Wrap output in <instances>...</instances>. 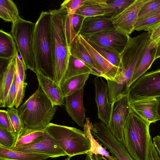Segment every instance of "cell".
<instances>
[{
	"mask_svg": "<svg viewBox=\"0 0 160 160\" xmlns=\"http://www.w3.org/2000/svg\"><path fill=\"white\" fill-rule=\"evenodd\" d=\"M49 12L55 67L54 80L60 86L67 68L71 45L77 34L72 24L73 16H69L65 9L60 8Z\"/></svg>",
	"mask_w": 160,
	"mask_h": 160,
	"instance_id": "1",
	"label": "cell"
},
{
	"mask_svg": "<svg viewBox=\"0 0 160 160\" xmlns=\"http://www.w3.org/2000/svg\"><path fill=\"white\" fill-rule=\"evenodd\" d=\"M37 70L53 80L55 67L52 42L51 15L42 11L35 22L32 42Z\"/></svg>",
	"mask_w": 160,
	"mask_h": 160,
	"instance_id": "2",
	"label": "cell"
},
{
	"mask_svg": "<svg viewBox=\"0 0 160 160\" xmlns=\"http://www.w3.org/2000/svg\"><path fill=\"white\" fill-rule=\"evenodd\" d=\"M17 110L23 130H41L53 119L57 107L38 86L35 92Z\"/></svg>",
	"mask_w": 160,
	"mask_h": 160,
	"instance_id": "3",
	"label": "cell"
},
{
	"mask_svg": "<svg viewBox=\"0 0 160 160\" xmlns=\"http://www.w3.org/2000/svg\"><path fill=\"white\" fill-rule=\"evenodd\" d=\"M150 124L131 110L124 126L123 143L134 160H150Z\"/></svg>",
	"mask_w": 160,
	"mask_h": 160,
	"instance_id": "4",
	"label": "cell"
},
{
	"mask_svg": "<svg viewBox=\"0 0 160 160\" xmlns=\"http://www.w3.org/2000/svg\"><path fill=\"white\" fill-rule=\"evenodd\" d=\"M68 157L87 154L91 149L89 139L84 131L76 128L49 123L44 129Z\"/></svg>",
	"mask_w": 160,
	"mask_h": 160,
	"instance_id": "5",
	"label": "cell"
},
{
	"mask_svg": "<svg viewBox=\"0 0 160 160\" xmlns=\"http://www.w3.org/2000/svg\"><path fill=\"white\" fill-rule=\"evenodd\" d=\"M35 23L20 17L12 24L11 34L15 40L18 52L27 69L37 71L34 57L32 37Z\"/></svg>",
	"mask_w": 160,
	"mask_h": 160,
	"instance_id": "6",
	"label": "cell"
},
{
	"mask_svg": "<svg viewBox=\"0 0 160 160\" xmlns=\"http://www.w3.org/2000/svg\"><path fill=\"white\" fill-rule=\"evenodd\" d=\"M131 99L129 93L115 100L111 105V110L107 126L119 142L123 143L124 127L131 112Z\"/></svg>",
	"mask_w": 160,
	"mask_h": 160,
	"instance_id": "7",
	"label": "cell"
},
{
	"mask_svg": "<svg viewBox=\"0 0 160 160\" xmlns=\"http://www.w3.org/2000/svg\"><path fill=\"white\" fill-rule=\"evenodd\" d=\"M131 100L160 97V69L140 77L130 87Z\"/></svg>",
	"mask_w": 160,
	"mask_h": 160,
	"instance_id": "8",
	"label": "cell"
},
{
	"mask_svg": "<svg viewBox=\"0 0 160 160\" xmlns=\"http://www.w3.org/2000/svg\"><path fill=\"white\" fill-rule=\"evenodd\" d=\"M91 132L94 138L99 141L118 160H134L123 143L116 139L107 125L102 122H99L95 124Z\"/></svg>",
	"mask_w": 160,
	"mask_h": 160,
	"instance_id": "9",
	"label": "cell"
},
{
	"mask_svg": "<svg viewBox=\"0 0 160 160\" xmlns=\"http://www.w3.org/2000/svg\"><path fill=\"white\" fill-rule=\"evenodd\" d=\"M83 38L121 54L125 48L130 37L115 27Z\"/></svg>",
	"mask_w": 160,
	"mask_h": 160,
	"instance_id": "10",
	"label": "cell"
},
{
	"mask_svg": "<svg viewBox=\"0 0 160 160\" xmlns=\"http://www.w3.org/2000/svg\"><path fill=\"white\" fill-rule=\"evenodd\" d=\"M150 0H135L130 6L119 14L110 18L117 28L129 35L134 27L141 8Z\"/></svg>",
	"mask_w": 160,
	"mask_h": 160,
	"instance_id": "11",
	"label": "cell"
},
{
	"mask_svg": "<svg viewBox=\"0 0 160 160\" xmlns=\"http://www.w3.org/2000/svg\"><path fill=\"white\" fill-rule=\"evenodd\" d=\"M44 131V136L41 140L28 144L13 148L12 149L43 154L52 158L67 156L56 141L45 130Z\"/></svg>",
	"mask_w": 160,
	"mask_h": 160,
	"instance_id": "12",
	"label": "cell"
},
{
	"mask_svg": "<svg viewBox=\"0 0 160 160\" xmlns=\"http://www.w3.org/2000/svg\"><path fill=\"white\" fill-rule=\"evenodd\" d=\"M78 36L80 42L88 52L101 73L102 77L107 80L114 81L119 76L122 69L112 65L96 51L83 37L79 34Z\"/></svg>",
	"mask_w": 160,
	"mask_h": 160,
	"instance_id": "13",
	"label": "cell"
},
{
	"mask_svg": "<svg viewBox=\"0 0 160 160\" xmlns=\"http://www.w3.org/2000/svg\"><path fill=\"white\" fill-rule=\"evenodd\" d=\"M95 87V100L98 107V118L107 125L111 110L108 94V86L102 77L97 76L94 79Z\"/></svg>",
	"mask_w": 160,
	"mask_h": 160,
	"instance_id": "14",
	"label": "cell"
},
{
	"mask_svg": "<svg viewBox=\"0 0 160 160\" xmlns=\"http://www.w3.org/2000/svg\"><path fill=\"white\" fill-rule=\"evenodd\" d=\"M84 88L65 97L66 110L78 125L84 127L86 109L83 104Z\"/></svg>",
	"mask_w": 160,
	"mask_h": 160,
	"instance_id": "15",
	"label": "cell"
},
{
	"mask_svg": "<svg viewBox=\"0 0 160 160\" xmlns=\"http://www.w3.org/2000/svg\"><path fill=\"white\" fill-rule=\"evenodd\" d=\"M132 109L149 123L160 120L157 111L158 102L155 98L131 100Z\"/></svg>",
	"mask_w": 160,
	"mask_h": 160,
	"instance_id": "16",
	"label": "cell"
},
{
	"mask_svg": "<svg viewBox=\"0 0 160 160\" xmlns=\"http://www.w3.org/2000/svg\"><path fill=\"white\" fill-rule=\"evenodd\" d=\"M39 86L52 104L56 106L65 104L64 97L60 86L52 79L42 74L39 70L36 72Z\"/></svg>",
	"mask_w": 160,
	"mask_h": 160,
	"instance_id": "17",
	"label": "cell"
},
{
	"mask_svg": "<svg viewBox=\"0 0 160 160\" xmlns=\"http://www.w3.org/2000/svg\"><path fill=\"white\" fill-rule=\"evenodd\" d=\"M115 28L110 18L103 16L85 18L79 34L83 37Z\"/></svg>",
	"mask_w": 160,
	"mask_h": 160,
	"instance_id": "18",
	"label": "cell"
},
{
	"mask_svg": "<svg viewBox=\"0 0 160 160\" xmlns=\"http://www.w3.org/2000/svg\"><path fill=\"white\" fill-rule=\"evenodd\" d=\"M107 0H86L75 14L84 18L99 16L106 17L108 14Z\"/></svg>",
	"mask_w": 160,
	"mask_h": 160,
	"instance_id": "19",
	"label": "cell"
},
{
	"mask_svg": "<svg viewBox=\"0 0 160 160\" xmlns=\"http://www.w3.org/2000/svg\"><path fill=\"white\" fill-rule=\"evenodd\" d=\"M15 55L9 60L8 64L0 75V107H6L5 100L16 76Z\"/></svg>",
	"mask_w": 160,
	"mask_h": 160,
	"instance_id": "20",
	"label": "cell"
},
{
	"mask_svg": "<svg viewBox=\"0 0 160 160\" xmlns=\"http://www.w3.org/2000/svg\"><path fill=\"white\" fill-rule=\"evenodd\" d=\"M157 46V45L151 43L149 44L135 68L130 82V86L150 68L155 60Z\"/></svg>",
	"mask_w": 160,
	"mask_h": 160,
	"instance_id": "21",
	"label": "cell"
},
{
	"mask_svg": "<svg viewBox=\"0 0 160 160\" xmlns=\"http://www.w3.org/2000/svg\"><path fill=\"white\" fill-rule=\"evenodd\" d=\"M18 52L15 55L17 96L15 106L17 109L19 108L22 101L24 96L25 89L28 85L27 83L25 82L27 69L22 59L19 58Z\"/></svg>",
	"mask_w": 160,
	"mask_h": 160,
	"instance_id": "22",
	"label": "cell"
},
{
	"mask_svg": "<svg viewBox=\"0 0 160 160\" xmlns=\"http://www.w3.org/2000/svg\"><path fill=\"white\" fill-rule=\"evenodd\" d=\"M86 73L101 77L100 74L91 69L83 61L71 55L66 71L61 84L71 78Z\"/></svg>",
	"mask_w": 160,
	"mask_h": 160,
	"instance_id": "23",
	"label": "cell"
},
{
	"mask_svg": "<svg viewBox=\"0 0 160 160\" xmlns=\"http://www.w3.org/2000/svg\"><path fill=\"white\" fill-rule=\"evenodd\" d=\"M49 158L43 154L18 151L0 146V160H44Z\"/></svg>",
	"mask_w": 160,
	"mask_h": 160,
	"instance_id": "24",
	"label": "cell"
},
{
	"mask_svg": "<svg viewBox=\"0 0 160 160\" xmlns=\"http://www.w3.org/2000/svg\"><path fill=\"white\" fill-rule=\"evenodd\" d=\"M18 52L14 38L11 33L0 30V58L9 60Z\"/></svg>",
	"mask_w": 160,
	"mask_h": 160,
	"instance_id": "25",
	"label": "cell"
},
{
	"mask_svg": "<svg viewBox=\"0 0 160 160\" xmlns=\"http://www.w3.org/2000/svg\"><path fill=\"white\" fill-rule=\"evenodd\" d=\"M78 35L71 45V55L83 61L96 72L102 75L91 58L88 52L84 46L80 42Z\"/></svg>",
	"mask_w": 160,
	"mask_h": 160,
	"instance_id": "26",
	"label": "cell"
},
{
	"mask_svg": "<svg viewBox=\"0 0 160 160\" xmlns=\"http://www.w3.org/2000/svg\"><path fill=\"white\" fill-rule=\"evenodd\" d=\"M91 123L89 119L87 118L86 122L84 126V132L89 139L91 146L90 151L87 154L90 156L93 155L96 156L100 155L105 157L108 160H118L115 157L111 155L106 150V148L103 147L95 139L91 132Z\"/></svg>",
	"mask_w": 160,
	"mask_h": 160,
	"instance_id": "27",
	"label": "cell"
},
{
	"mask_svg": "<svg viewBox=\"0 0 160 160\" xmlns=\"http://www.w3.org/2000/svg\"><path fill=\"white\" fill-rule=\"evenodd\" d=\"M89 74L86 73L75 76L62 83L60 87L64 97L68 96L77 91L84 88Z\"/></svg>",
	"mask_w": 160,
	"mask_h": 160,
	"instance_id": "28",
	"label": "cell"
},
{
	"mask_svg": "<svg viewBox=\"0 0 160 160\" xmlns=\"http://www.w3.org/2000/svg\"><path fill=\"white\" fill-rule=\"evenodd\" d=\"M21 17L16 4L11 0H0V18L4 21L15 22Z\"/></svg>",
	"mask_w": 160,
	"mask_h": 160,
	"instance_id": "29",
	"label": "cell"
},
{
	"mask_svg": "<svg viewBox=\"0 0 160 160\" xmlns=\"http://www.w3.org/2000/svg\"><path fill=\"white\" fill-rule=\"evenodd\" d=\"M44 133V129L34 131L23 130L17 138L13 148L38 141L42 139Z\"/></svg>",
	"mask_w": 160,
	"mask_h": 160,
	"instance_id": "30",
	"label": "cell"
},
{
	"mask_svg": "<svg viewBox=\"0 0 160 160\" xmlns=\"http://www.w3.org/2000/svg\"><path fill=\"white\" fill-rule=\"evenodd\" d=\"M84 38L96 51L112 65L122 70V65L121 61L120 54L113 51L100 46L89 40Z\"/></svg>",
	"mask_w": 160,
	"mask_h": 160,
	"instance_id": "31",
	"label": "cell"
},
{
	"mask_svg": "<svg viewBox=\"0 0 160 160\" xmlns=\"http://www.w3.org/2000/svg\"><path fill=\"white\" fill-rule=\"evenodd\" d=\"M135 0H107L109 12L106 17L110 18L119 14L132 5Z\"/></svg>",
	"mask_w": 160,
	"mask_h": 160,
	"instance_id": "32",
	"label": "cell"
},
{
	"mask_svg": "<svg viewBox=\"0 0 160 160\" xmlns=\"http://www.w3.org/2000/svg\"><path fill=\"white\" fill-rule=\"evenodd\" d=\"M7 112L13 134L17 139L23 130V124L17 109L14 107L8 108Z\"/></svg>",
	"mask_w": 160,
	"mask_h": 160,
	"instance_id": "33",
	"label": "cell"
},
{
	"mask_svg": "<svg viewBox=\"0 0 160 160\" xmlns=\"http://www.w3.org/2000/svg\"><path fill=\"white\" fill-rule=\"evenodd\" d=\"M160 22V14L149 17L138 18L134 27L138 31L147 30L150 28Z\"/></svg>",
	"mask_w": 160,
	"mask_h": 160,
	"instance_id": "34",
	"label": "cell"
},
{
	"mask_svg": "<svg viewBox=\"0 0 160 160\" xmlns=\"http://www.w3.org/2000/svg\"><path fill=\"white\" fill-rule=\"evenodd\" d=\"M16 138L12 133L0 127V146L12 149L14 147Z\"/></svg>",
	"mask_w": 160,
	"mask_h": 160,
	"instance_id": "35",
	"label": "cell"
},
{
	"mask_svg": "<svg viewBox=\"0 0 160 160\" xmlns=\"http://www.w3.org/2000/svg\"><path fill=\"white\" fill-rule=\"evenodd\" d=\"M86 0H65L61 4L60 8L65 9L68 15L74 16Z\"/></svg>",
	"mask_w": 160,
	"mask_h": 160,
	"instance_id": "36",
	"label": "cell"
},
{
	"mask_svg": "<svg viewBox=\"0 0 160 160\" xmlns=\"http://www.w3.org/2000/svg\"><path fill=\"white\" fill-rule=\"evenodd\" d=\"M160 7V0H150L144 4L140 10L138 18L149 14Z\"/></svg>",
	"mask_w": 160,
	"mask_h": 160,
	"instance_id": "37",
	"label": "cell"
},
{
	"mask_svg": "<svg viewBox=\"0 0 160 160\" xmlns=\"http://www.w3.org/2000/svg\"><path fill=\"white\" fill-rule=\"evenodd\" d=\"M15 77L8 91L5 100V106L8 108L15 106L17 96Z\"/></svg>",
	"mask_w": 160,
	"mask_h": 160,
	"instance_id": "38",
	"label": "cell"
},
{
	"mask_svg": "<svg viewBox=\"0 0 160 160\" xmlns=\"http://www.w3.org/2000/svg\"><path fill=\"white\" fill-rule=\"evenodd\" d=\"M150 38V43L157 45L160 42V22L147 30Z\"/></svg>",
	"mask_w": 160,
	"mask_h": 160,
	"instance_id": "39",
	"label": "cell"
},
{
	"mask_svg": "<svg viewBox=\"0 0 160 160\" xmlns=\"http://www.w3.org/2000/svg\"><path fill=\"white\" fill-rule=\"evenodd\" d=\"M0 127L14 135L7 111L0 110Z\"/></svg>",
	"mask_w": 160,
	"mask_h": 160,
	"instance_id": "40",
	"label": "cell"
},
{
	"mask_svg": "<svg viewBox=\"0 0 160 160\" xmlns=\"http://www.w3.org/2000/svg\"><path fill=\"white\" fill-rule=\"evenodd\" d=\"M85 18L76 14H74L72 20L73 28L78 35L81 29L83 20Z\"/></svg>",
	"mask_w": 160,
	"mask_h": 160,
	"instance_id": "41",
	"label": "cell"
},
{
	"mask_svg": "<svg viewBox=\"0 0 160 160\" xmlns=\"http://www.w3.org/2000/svg\"><path fill=\"white\" fill-rule=\"evenodd\" d=\"M150 160H160V158L152 140L150 141Z\"/></svg>",
	"mask_w": 160,
	"mask_h": 160,
	"instance_id": "42",
	"label": "cell"
},
{
	"mask_svg": "<svg viewBox=\"0 0 160 160\" xmlns=\"http://www.w3.org/2000/svg\"><path fill=\"white\" fill-rule=\"evenodd\" d=\"M153 144L160 156V136H157L153 139Z\"/></svg>",
	"mask_w": 160,
	"mask_h": 160,
	"instance_id": "43",
	"label": "cell"
},
{
	"mask_svg": "<svg viewBox=\"0 0 160 160\" xmlns=\"http://www.w3.org/2000/svg\"><path fill=\"white\" fill-rule=\"evenodd\" d=\"M0 75L2 74L7 67L9 62L8 60L0 58Z\"/></svg>",
	"mask_w": 160,
	"mask_h": 160,
	"instance_id": "44",
	"label": "cell"
},
{
	"mask_svg": "<svg viewBox=\"0 0 160 160\" xmlns=\"http://www.w3.org/2000/svg\"><path fill=\"white\" fill-rule=\"evenodd\" d=\"M160 14V7L154 11L142 17H149Z\"/></svg>",
	"mask_w": 160,
	"mask_h": 160,
	"instance_id": "45",
	"label": "cell"
},
{
	"mask_svg": "<svg viewBox=\"0 0 160 160\" xmlns=\"http://www.w3.org/2000/svg\"><path fill=\"white\" fill-rule=\"evenodd\" d=\"M157 49L155 56V60L160 58V42L157 44Z\"/></svg>",
	"mask_w": 160,
	"mask_h": 160,
	"instance_id": "46",
	"label": "cell"
},
{
	"mask_svg": "<svg viewBox=\"0 0 160 160\" xmlns=\"http://www.w3.org/2000/svg\"><path fill=\"white\" fill-rule=\"evenodd\" d=\"M158 102L157 111L158 114L160 118V97L156 98Z\"/></svg>",
	"mask_w": 160,
	"mask_h": 160,
	"instance_id": "47",
	"label": "cell"
},
{
	"mask_svg": "<svg viewBox=\"0 0 160 160\" xmlns=\"http://www.w3.org/2000/svg\"><path fill=\"white\" fill-rule=\"evenodd\" d=\"M91 157V160H102V156L100 155L96 156L93 155Z\"/></svg>",
	"mask_w": 160,
	"mask_h": 160,
	"instance_id": "48",
	"label": "cell"
},
{
	"mask_svg": "<svg viewBox=\"0 0 160 160\" xmlns=\"http://www.w3.org/2000/svg\"><path fill=\"white\" fill-rule=\"evenodd\" d=\"M85 160H91V157L89 155L87 154Z\"/></svg>",
	"mask_w": 160,
	"mask_h": 160,
	"instance_id": "49",
	"label": "cell"
},
{
	"mask_svg": "<svg viewBox=\"0 0 160 160\" xmlns=\"http://www.w3.org/2000/svg\"><path fill=\"white\" fill-rule=\"evenodd\" d=\"M70 158H70L68 157L67 158H66L65 159H64V160H70Z\"/></svg>",
	"mask_w": 160,
	"mask_h": 160,
	"instance_id": "50",
	"label": "cell"
},
{
	"mask_svg": "<svg viewBox=\"0 0 160 160\" xmlns=\"http://www.w3.org/2000/svg\"><path fill=\"white\" fill-rule=\"evenodd\" d=\"M102 160H108L105 157H102Z\"/></svg>",
	"mask_w": 160,
	"mask_h": 160,
	"instance_id": "51",
	"label": "cell"
}]
</instances>
